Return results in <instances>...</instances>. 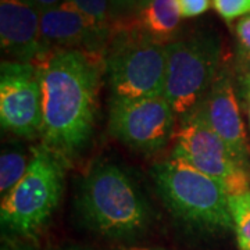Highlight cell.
Returning <instances> with one entry per match:
<instances>
[{
	"instance_id": "obj_1",
	"label": "cell",
	"mask_w": 250,
	"mask_h": 250,
	"mask_svg": "<svg viewBox=\"0 0 250 250\" xmlns=\"http://www.w3.org/2000/svg\"><path fill=\"white\" fill-rule=\"evenodd\" d=\"M32 64L43 90L42 145L64 160L74 159L88 146L96 125L104 56L65 49Z\"/></svg>"
},
{
	"instance_id": "obj_2",
	"label": "cell",
	"mask_w": 250,
	"mask_h": 250,
	"mask_svg": "<svg viewBox=\"0 0 250 250\" xmlns=\"http://www.w3.org/2000/svg\"><path fill=\"white\" fill-rule=\"evenodd\" d=\"M75 208L90 231L114 241H132L149 225V207L134 181L120 167L102 163L82 178Z\"/></svg>"
},
{
	"instance_id": "obj_3",
	"label": "cell",
	"mask_w": 250,
	"mask_h": 250,
	"mask_svg": "<svg viewBox=\"0 0 250 250\" xmlns=\"http://www.w3.org/2000/svg\"><path fill=\"white\" fill-rule=\"evenodd\" d=\"M117 24V22H116ZM111 100L161 96L164 90L167 45L154 39L135 22L134 17L113 27L106 53Z\"/></svg>"
},
{
	"instance_id": "obj_4",
	"label": "cell",
	"mask_w": 250,
	"mask_h": 250,
	"mask_svg": "<svg viewBox=\"0 0 250 250\" xmlns=\"http://www.w3.org/2000/svg\"><path fill=\"white\" fill-rule=\"evenodd\" d=\"M152 175L164 205L179 221L203 232L233 229L228 195L215 179L179 159L156 164Z\"/></svg>"
},
{
	"instance_id": "obj_5",
	"label": "cell",
	"mask_w": 250,
	"mask_h": 250,
	"mask_svg": "<svg viewBox=\"0 0 250 250\" xmlns=\"http://www.w3.org/2000/svg\"><path fill=\"white\" fill-rule=\"evenodd\" d=\"M27 174L1 199L3 228L21 236H35L53 214L64 187L65 163L45 145L31 150Z\"/></svg>"
},
{
	"instance_id": "obj_6",
	"label": "cell",
	"mask_w": 250,
	"mask_h": 250,
	"mask_svg": "<svg viewBox=\"0 0 250 250\" xmlns=\"http://www.w3.org/2000/svg\"><path fill=\"white\" fill-rule=\"evenodd\" d=\"M223 59L218 34L199 31L167 43L163 96L178 120L190 116L214 83Z\"/></svg>"
},
{
	"instance_id": "obj_7",
	"label": "cell",
	"mask_w": 250,
	"mask_h": 250,
	"mask_svg": "<svg viewBox=\"0 0 250 250\" xmlns=\"http://www.w3.org/2000/svg\"><path fill=\"white\" fill-rule=\"evenodd\" d=\"M172 159L185 161L215 179L228 196L250 190V170L243 167L228 146L196 116L179 120L174 132Z\"/></svg>"
},
{
	"instance_id": "obj_8",
	"label": "cell",
	"mask_w": 250,
	"mask_h": 250,
	"mask_svg": "<svg viewBox=\"0 0 250 250\" xmlns=\"http://www.w3.org/2000/svg\"><path fill=\"white\" fill-rule=\"evenodd\" d=\"M175 118L177 114L163 95L110 102V132L136 152L163 149L175 132Z\"/></svg>"
},
{
	"instance_id": "obj_9",
	"label": "cell",
	"mask_w": 250,
	"mask_h": 250,
	"mask_svg": "<svg viewBox=\"0 0 250 250\" xmlns=\"http://www.w3.org/2000/svg\"><path fill=\"white\" fill-rule=\"evenodd\" d=\"M0 121L4 131L21 138L41 136L43 90L35 64L14 60L1 62Z\"/></svg>"
},
{
	"instance_id": "obj_10",
	"label": "cell",
	"mask_w": 250,
	"mask_h": 250,
	"mask_svg": "<svg viewBox=\"0 0 250 250\" xmlns=\"http://www.w3.org/2000/svg\"><path fill=\"white\" fill-rule=\"evenodd\" d=\"M111 34L113 29H104L93 24L71 0H65L60 6L41 13L42 56L65 49L104 56Z\"/></svg>"
},
{
	"instance_id": "obj_11",
	"label": "cell",
	"mask_w": 250,
	"mask_h": 250,
	"mask_svg": "<svg viewBox=\"0 0 250 250\" xmlns=\"http://www.w3.org/2000/svg\"><path fill=\"white\" fill-rule=\"evenodd\" d=\"M205 123L243 167L250 170V150L243 126L238 99L229 74L221 70L205 99L192 113Z\"/></svg>"
},
{
	"instance_id": "obj_12",
	"label": "cell",
	"mask_w": 250,
	"mask_h": 250,
	"mask_svg": "<svg viewBox=\"0 0 250 250\" xmlns=\"http://www.w3.org/2000/svg\"><path fill=\"white\" fill-rule=\"evenodd\" d=\"M0 41L14 62H35L42 57L41 11L34 0H0Z\"/></svg>"
},
{
	"instance_id": "obj_13",
	"label": "cell",
	"mask_w": 250,
	"mask_h": 250,
	"mask_svg": "<svg viewBox=\"0 0 250 250\" xmlns=\"http://www.w3.org/2000/svg\"><path fill=\"white\" fill-rule=\"evenodd\" d=\"M177 0H139L135 22L161 43H170L181 25Z\"/></svg>"
},
{
	"instance_id": "obj_14",
	"label": "cell",
	"mask_w": 250,
	"mask_h": 250,
	"mask_svg": "<svg viewBox=\"0 0 250 250\" xmlns=\"http://www.w3.org/2000/svg\"><path fill=\"white\" fill-rule=\"evenodd\" d=\"M32 154L28 156L25 150L18 146L3 147L0 156V193L4 197L10 193L24 175L27 174Z\"/></svg>"
},
{
	"instance_id": "obj_15",
	"label": "cell",
	"mask_w": 250,
	"mask_h": 250,
	"mask_svg": "<svg viewBox=\"0 0 250 250\" xmlns=\"http://www.w3.org/2000/svg\"><path fill=\"white\" fill-rule=\"evenodd\" d=\"M233 229L241 250H250V190L236 196H228Z\"/></svg>"
},
{
	"instance_id": "obj_16",
	"label": "cell",
	"mask_w": 250,
	"mask_h": 250,
	"mask_svg": "<svg viewBox=\"0 0 250 250\" xmlns=\"http://www.w3.org/2000/svg\"><path fill=\"white\" fill-rule=\"evenodd\" d=\"M75 7L98 27L113 29L114 24L110 16L108 0H71Z\"/></svg>"
},
{
	"instance_id": "obj_17",
	"label": "cell",
	"mask_w": 250,
	"mask_h": 250,
	"mask_svg": "<svg viewBox=\"0 0 250 250\" xmlns=\"http://www.w3.org/2000/svg\"><path fill=\"white\" fill-rule=\"evenodd\" d=\"M213 7L220 17L231 22L250 14V0H213Z\"/></svg>"
},
{
	"instance_id": "obj_18",
	"label": "cell",
	"mask_w": 250,
	"mask_h": 250,
	"mask_svg": "<svg viewBox=\"0 0 250 250\" xmlns=\"http://www.w3.org/2000/svg\"><path fill=\"white\" fill-rule=\"evenodd\" d=\"M113 24L129 20L135 16L139 0H108Z\"/></svg>"
},
{
	"instance_id": "obj_19",
	"label": "cell",
	"mask_w": 250,
	"mask_h": 250,
	"mask_svg": "<svg viewBox=\"0 0 250 250\" xmlns=\"http://www.w3.org/2000/svg\"><path fill=\"white\" fill-rule=\"evenodd\" d=\"M181 16L184 18L197 17L211 7V0H177Z\"/></svg>"
},
{
	"instance_id": "obj_20",
	"label": "cell",
	"mask_w": 250,
	"mask_h": 250,
	"mask_svg": "<svg viewBox=\"0 0 250 250\" xmlns=\"http://www.w3.org/2000/svg\"><path fill=\"white\" fill-rule=\"evenodd\" d=\"M235 35L241 47L242 56H250V14L239 18L235 27Z\"/></svg>"
},
{
	"instance_id": "obj_21",
	"label": "cell",
	"mask_w": 250,
	"mask_h": 250,
	"mask_svg": "<svg viewBox=\"0 0 250 250\" xmlns=\"http://www.w3.org/2000/svg\"><path fill=\"white\" fill-rule=\"evenodd\" d=\"M243 62H242V82L245 83L246 89L250 92V56H242Z\"/></svg>"
},
{
	"instance_id": "obj_22",
	"label": "cell",
	"mask_w": 250,
	"mask_h": 250,
	"mask_svg": "<svg viewBox=\"0 0 250 250\" xmlns=\"http://www.w3.org/2000/svg\"><path fill=\"white\" fill-rule=\"evenodd\" d=\"M64 1H65V0H34L35 6L38 7V10H39L41 13L47 11V10L50 9H54V7L60 6Z\"/></svg>"
},
{
	"instance_id": "obj_23",
	"label": "cell",
	"mask_w": 250,
	"mask_h": 250,
	"mask_svg": "<svg viewBox=\"0 0 250 250\" xmlns=\"http://www.w3.org/2000/svg\"><path fill=\"white\" fill-rule=\"evenodd\" d=\"M118 250H166V249H156V248H138V246H131V248H121Z\"/></svg>"
},
{
	"instance_id": "obj_24",
	"label": "cell",
	"mask_w": 250,
	"mask_h": 250,
	"mask_svg": "<svg viewBox=\"0 0 250 250\" xmlns=\"http://www.w3.org/2000/svg\"><path fill=\"white\" fill-rule=\"evenodd\" d=\"M1 250H25L22 249V248H18V246H13V245H6V246H3Z\"/></svg>"
},
{
	"instance_id": "obj_25",
	"label": "cell",
	"mask_w": 250,
	"mask_h": 250,
	"mask_svg": "<svg viewBox=\"0 0 250 250\" xmlns=\"http://www.w3.org/2000/svg\"><path fill=\"white\" fill-rule=\"evenodd\" d=\"M57 250H88V249H82V248H74V246H71V248H62V249H57Z\"/></svg>"
},
{
	"instance_id": "obj_26",
	"label": "cell",
	"mask_w": 250,
	"mask_h": 250,
	"mask_svg": "<svg viewBox=\"0 0 250 250\" xmlns=\"http://www.w3.org/2000/svg\"><path fill=\"white\" fill-rule=\"evenodd\" d=\"M248 100H249V124H250V92H249V96H248Z\"/></svg>"
}]
</instances>
